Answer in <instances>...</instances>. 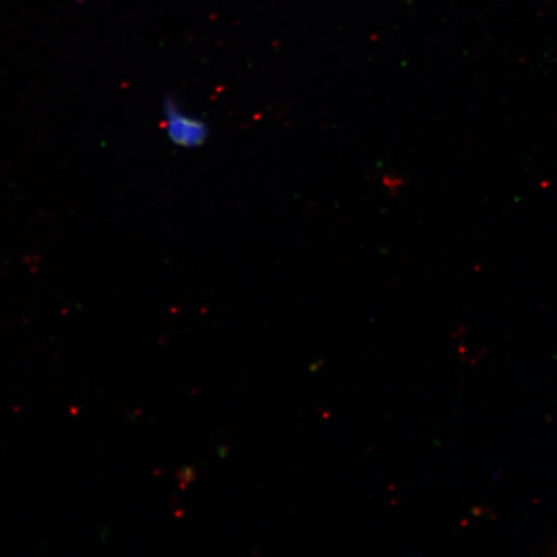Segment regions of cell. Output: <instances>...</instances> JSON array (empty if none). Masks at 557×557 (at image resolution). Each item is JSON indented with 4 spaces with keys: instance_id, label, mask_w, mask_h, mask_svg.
Segmentation results:
<instances>
[{
    "instance_id": "cell-1",
    "label": "cell",
    "mask_w": 557,
    "mask_h": 557,
    "mask_svg": "<svg viewBox=\"0 0 557 557\" xmlns=\"http://www.w3.org/2000/svg\"><path fill=\"white\" fill-rule=\"evenodd\" d=\"M163 127L170 143L181 149H198L208 141V124L187 113L171 95L163 101Z\"/></svg>"
}]
</instances>
